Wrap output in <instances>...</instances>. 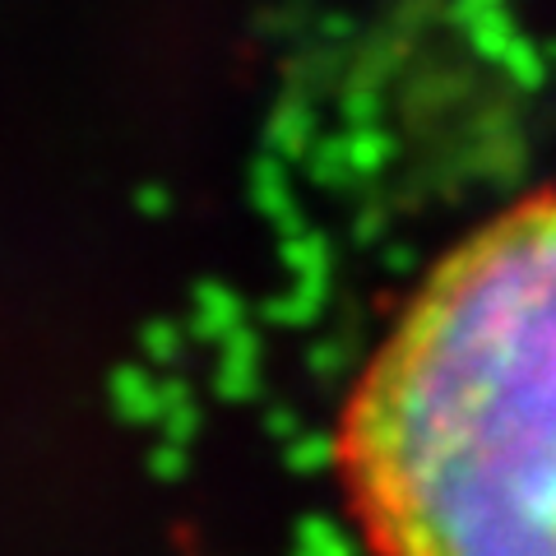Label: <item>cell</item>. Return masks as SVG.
<instances>
[{"label":"cell","mask_w":556,"mask_h":556,"mask_svg":"<svg viewBox=\"0 0 556 556\" xmlns=\"http://www.w3.org/2000/svg\"><path fill=\"white\" fill-rule=\"evenodd\" d=\"M353 445L394 556H556V200L431 274L362 390Z\"/></svg>","instance_id":"6da1fadb"}]
</instances>
